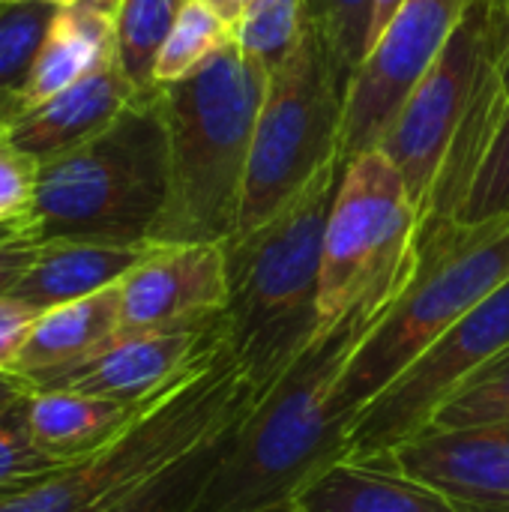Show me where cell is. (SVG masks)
<instances>
[{
	"mask_svg": "<svg viewBox=\"0 0 509 512\" xmlns=\"http://www.w3.org/2000/svg\"><path fill=\"white\" fill-rule=\"evenodd\" d=\"M402 6V0H375V21H372V36H369V48L372 42L381 36V30L390 24V18L396 15V9ZM369 54V51H366Z\"/></svg>",
	"mask_w": 509,
	"mask_h": 512,
	"instance_id": "obj_35",
	"label": "cell"
},
{
	"mask_svg": "<svg viewBox=\"0 0 509 512\" xmlns=\"http://www.w3.org/2000/svg\"><path fill=\"white\" fill-rule=\"evenodd\" d=\"M144 405H120L72 390H33L27 417L39 453L54 465H66L111 441Z\"/></svg>",
	"mask_w": 509,
	"mask_h": 512,
	"instance_id": "obj_20",
	"label": "cell"
},
{
	"mask_svg": "<svg viewBox=\"0 0 509 512\" xmlns=\"http://www.w3.org/2000/svg\"><path fill=\"white\" fill-rule=\"evenodd\" d=\"M306 18L321 30L348 78L369 51L375 0H306Z\"/></svg>",
	"mask_w": 509,
	"mask_h": 512,
	"instance_id": "obj_28",
	"label": "cell"
},
{
	"mask_svg": "<svg viewBox=\"0 0 509 512\" xmlns=\"http://www.w3.org/2000/svg\"><path fill=\"white\" fill-rule=\"evenodd\" d=\"M39 249L42 243L30 231H21L12 240L0 243V300L12 297L18 282L27 276V270L39 258Z\"/></svg>",
	"mask_w": 509,
	"mask_h": 512,
	"instance_id": "obj_32",
	"label": "cell"
},
{
	"mask_svg": "<svg viewBox=\"0 0 509 512\" xmlns=\"http://www.w3.org/2000/svg\"><path fill=\"white\" fill-rule=\"evenodd\" d=\"M240 420L234 426L222 429L219 435L207 438L201 447H195L192 453H186L183 459H177L165 471H159L153 480H147L141 489H135L129 498H123L108 512H195L216 465L231 450V441H234Z\"/></svg>",
	"mask_w": 509,
	"mask_h": 512,
	"instance_id": "obj_21",
	"label": "cell"
},
{
	"mask_svg": "<svg viewBox=\"0 0 509 512\" xmlns=\"http://www.w3.org/2000/svg\"><path fill=\"white\" fill-rule=\"evenodd\" d=\"M294 501L303 512H456L438 489L408 474L396 453L345 456Z\"/></svg>",
	"mask_w": 509,
	"mask_h": 512,
	"instance_id": "obj_16",
	"label": "cell"
},
{
	"mask_svg": "<svg viewBox=\"0 0 509 512\" xmlns=\"http://www.w3.org/2000/svg\"><path fill=\"white\" fill-rule=\"evenodd\" d=\"M249 3H252V0H222L216 9H219V12H222V15H225L231 24H234V21H237V15H240V12H243Z\"/></svg>",
	"mask_w": 509,
	"mask_h": 512,
	"instance_id": "obj_37",
	"label": "cell"
},
{
	"mask_svg": "<svg viewBox=\"0 0 509 512\" xmlns=\"http://www.w3.org/2000/svg\"><path fill=\"white\" fill-rule=\"evenodd\" d=\"M186 0H120L114 12L117 66L138 93L156 90V57Z\"/></svg>",
	"mask_w": 509,
	"mask_h": 512,
	"instance_id": "obj_22",
	"label": "cell"
},
{
	"mask_svg": "<svg viewBox=\"0 0 509 512\" xmlns=\"http://www.w3.org/2000/svg\"><path fill=\"white\" fill-rule=\"evenodd\" d=\"M483 423H509V345L447 399L429 429H459Z\"/></svg>",
	"mask_w": 509,
	"mask_h": 512,
	"instance_id": "obj_26",
	"label": "cell"
},
{
	"mask_svg": "<svg viewBox=\"0 0 509 512\" xmlns=\"http://www.w3.org/2000/svg\"><path fill=\"white\" fill-rule=\"evenodd\" d=\"M120 330V285L105 288L93 297L48 309L36 318L15 375L33 387L63 375L66 369L90 360Z\"/></svg>",
	"mask_w": 509,
	"mask_h": 512,
	"instance_id": "obj_17",
	"label": "cell"
},
{
	"mask_svg": "<svg viewBox=\"0 0 509 512\" xmlns=\"http://www.w3.org/2000/svg\"><path fill=\"white\" fill-rule=\"evenodd\" d=\"M228 264L222 243L150 246L120 282V330L144 333L225 315Z\"/></svg>",
	"mask_w": 509,
	"mask_h": 512,
	"instance_id": "obj_13",
	"label": "cell"
},
{
	"mask_svg": "<svg viewBox=\"0 0 509 512\" xmlns=\"http://www.w3.org/2000/svg\"><path fill=\"white\" fill-rule=\"evenodd\" d=\"M201 3H210V6H213V9H216V6H219V3H222V0H201Z\"/></svg>",
	"mask_w": 509,
	"mask_h": 512,
	"instance_id": "obj_41",
	"label": "cell"
},
{
	"mask_svg": "<svg viewBox=\"0 0 509 512\" xmlns=\"http://www.w3.org/2000/svg\"><path fill=\"white\" fill-rule=\"evenodd\" d=\"M27 225H30L27 219H24V222H0V243H3V240H12V237L21 234V231H27Z\"/></svg>",
	"mask_w": 509,
	"mask_h": 512,
	"instance_id": "obj_38",
	"label": "cell"
},
{
	"mask_svg": "<svg viewBox=\"0 0 509 512\" xmlns=\"http://www.w3.org/2000/svg\"><path fill=\"white\" fill-rule=\"evenodd\" d=\"M348 84L330 42L306 18L291 57L267 75L234 234L273 219L327 165L342 159Z\"/></svg>",
	"mask_w": 509,
	"mask_h": 512,
	"instance_id": "obj_8",
	"label": "cell"
},
{
	"mask_svg": "<svg viewBox=\"0 0 509 512\" xmlns=\"http://www.w3.org/2000/svg\"><path fill=\"white\" fill-rule=\"evenodd\" d=\"M509 282V216L465 225L438 222L420 231L417 267L351 354L333 411L351 429L438 336Z\"/></svg>",
	"mask_w": 509,
	"mask_h": 512,
	"instance_id": "obj_7",
	"label": "cell"
},
{
	"mask_svg": "<svg viewBox=\"0 0 509 512\" xmlns=\"http://www.w3.org/2000/svg\"><path fill=\"white\" fill-rule=\"evenodd\" d=\"M393 453L456 512H509V423L426 429Z\"/></svg>",
	"mask_w": 509,
	"mask_h": 512,
	"instance_id": "obj_14",
	"label": "cell"
},
{
	"mask_svg": "<svg viewBox=\"0 0 509 512\" xmlns=\"http://www.w3.org/2000/svg\"><path fill=\"white\" fill-rule=\"evenodd\" d=\"M108 63H117L114 12L87 3L63 6L57 9L36 63L18 93L27 108H36Z\"/></svg>",
	"mask_w": 509,
	"mask_h": 512,
	"instance_id": "obj_18",
	"label": "cell"
},
{
	"mask_svg": "<svg viewBox=\"0 0 509 512\" xmlns=\"http://www.w3.org/2000/svg\"><path fill=\"white\" fill-rule=\"evenodd\" d=\"M504 69L507 0H468L378 147L399 168L420 231L456 219L507 102Z\"/></svg>",
	"mask_w": 509,
	"mask_h": 512,
	"instance_id": "obj_1",
	"label": "cell"
},
{
	"mask_svg": "<svg viewBox=\"0 0 509 512\" xmlns=\"http://www.w3.org/2000/svg\"><path fill=\"white\" fill-rule=\"evenodd\" d=\"M36 312L12 297L0 300V372H12L18 366V357L24 351V342L36 324Z\"/></svg>",
	"mask_w": 509,
	"mask_h": 512,
	"instance_id": "obj_31",
	"label": "cell"
},
{
	"mask_svg": "<svg viewBox=\"0 0 509 512\" xmlns=\"http://www.w3.org/2000/svg\"><path fill=\"white\" fill-rule=\"evenodd\" d=\"M165 198L168 132L156 87L90 141L39 165L27 231L39 243L144 249Z\"/></svg>",
	"mask_w": 509,
	"mask_h": 512,
	"instance_id": "obj_6",
	"label": "cell"
},
{
	"mask_svg": "<svg viewBox=\"0 0 509 512\" xmlns=\"http://www.w3.org/2000/svg\"><path fill=\"white\" fill-rule=\"evenodd\" d=\"M57 6L21 0L0 6V90H21L51 30Z\"/></svg>",
	"mask_w": 509,
	"mask_h": 512,
	"instance_id": "obj_25",
	"label": "cell"
},
{
	"mask_svg": "<svg viewBox=\"0 0 509 512\" xmlns=\"http://www.w3.org/2000/svg\"><path fill=\"white\" fill-rule=\"evenodd\" d=\"M504 84H507V96H509V0H507V69H504Z\"/></svg>",
	"mask_w": 509,
	"mask_h": 512,
	"instance_id": "obj_39",
	"label": "cell"
},
{
	"mask_svg": "<svg viewBox=\"0 0 509 512\" xmlns=\"http://www.w3.org/2000/svg\"><path fill=\"white\" fill-rule=\"evenodd\" d=\"M420 213L399 168L369 150L345 162L321 258V324L354 309L387 312L417 267Z\"/></svg>",
	"mask_w": 509,
	"mask_h": 512,
	"instance_id": "obj_9",
	"label": "cell"
},
{
	"mask_svg": "<svg viewBox=\"0 0 509 512\" xmlns=\"http://www.w3.org/2000/svg\"><path fill=\"white\" fill-rule=\"evenodd\" d=\"M48 3H54L57 9L87 3V6H96V9H105V12H117V6H120V0H48Z\"/></svg>",
	"mask_w": 509,
	"mask_h": 512,
	"instance_id": "obj_36",
	"label": "cell"
},
{
	"mask_svg": "<svg viewBox=\"0 0 509 512\" xmlns=\"http://www.w3.org/2000/svg\"><path fill=\"white\" fill-rule=\"evenodd\" d=\"M24 111H27V105H24L18 90H0V126H9Z\"/></svg>",
	"mask_w": 509,
	"mask_h": 512,
	"instance_id": "obj_34",
	"label": "cell"
},
{
	"mask_svg": "<svg viewBox=\"0 0 509 512\" xmlns=\"http://www.w3.org/2000/svg\"><path fill=\"white\" fill-rule=\"evenodd\" d=\"M27 399L30 396H24L21 402H15L0 414V489L21 486L27 480L45 477L60 468L48 456H42L33 441Z\"/></svg>",
	"mask_w": 509,
	"mask_h": 512,
	"instance_id": "obj_29",
	"label": "cell"
},
{
	"mask_svg": "<svg viewBox=\"0 0 509 512\" xmlns=\"http://www.w3.org/2000/svg\"><path fill=\"white\" fill-rule=\"evenodd\" d=\"M255 399L258 390L243 378L225 342L93 453L0 489V512H108L207 438L234 426Z\"/></svg>",
	"mask_w": 509,
	"mask_h": 512,
	"instance_id": "obj_5",
	"label": "cell"
},
{
	"mask_svg": "<svg viewBox=\"0 0 509 512\" xmlns=\"http://www.w3.org/2000/svg\"><path fill=\"white\" fill-rule=\"evenodd\" d=\"M468 0H402L348 84L342 162L378 150L414 84L453 36Z\"/></svg>",
	"mask_w": 509,
	"mask_h": 512,
	"instance_id": "obj_11",
	"label": "cell"
},
{
	"mask_svg": "<svg viewBox=\"0 0 509 512\" xmlns=\"http://www.w3.org/2000/svg\"><path fill=\"white\" fill-rule=\"evenodd\" d=\"M342 171V159L327 165L273 219L222 243L228 264L225 342L258 396L324 330L321 258Z\"/></svg>",
	"mask_w": 509,
	"mask_h": 512,
	"instance_id": "obj_3",
	"label": "cell"
},
{
	"mask_svg": "<svg viewBox=\"0 0 509 512\" xmlns=\"http://www.w3.org/2000/svg\"><path fill=\"white\" fill-rule=\"evenodd\" d=\"M144 249L129 246H102V243H42L39 258L27 276L12 291V300L30 306L36 315L93 297L105 288H114L126 273L147 255Z\"/></svg>",
	"mask_w": 509,
	"mask_h": 512,
	"instance_id": "obj_19",
	"label": "cell"
},
{
	"mask_svg": "<svg viewBox=\"0 0 509 512\" xmlns=\"http://www.w3.org/2000/svg\"><path fill=\"white\" fill-rule=\"evenodd\" d=\"M504 216H509V96L501 108L492 141L486 147V156L456 213V222L480 225Z\"/></svg>",
	"mask_w": 509,
	"mask_h": 512,
	"instance_id": "obj_27",
	"label": "cell"
},
{
	"mask_svg": "<svg viewBox=\"0 0 509 512\" xmlns=\"http://www.w3.org/2000/svg\"><path fill=\"white\" fill-rule=\"evenodd\" d=\"M231 45V21L201 0H186L153 69L156 87L174 84Z\"/></svg>",
	"mask_w": 509,
	"mask_h": 512,
	"instance_id": "obj_24",
	"label": "cell"
},
{
	"mask_svg": "<svg viewBox=\"0 0 509 512\" xmlns=\"http://www.w3.org/2000/svg\"><path fill=\"white\" fill-rule=\"evenodd\" d=\"M36 177H39V162L9 138L6 126H0V222L30 219L33 198H36Z\"/></svg>",
	"mask_w": 509,
	"mask_h": 512,
	"instance_id": "obj_30",
	"label": "cell"
},
{
	"mask_svg": "<svg viewBox=\"0 0 509 512\" xmlns=\"http://www.w3.org/2000/svg\"><path fill=\"white\" fill-rule=\"evenodd\" d=\"M384 312L354 309L264 390L240 420L195 512H264L291 504L321 471L351 453V429L336 417L339 378Z\"/></svg>",
	"mask_w": 509,
	"mask_h": 512,
	"instance_id": "obj_2",
	"label": "cell"
},
{
	"mask_svg": "<svg viewBox=\"0 0 509 512\" xmlns=\"http://www.w3.org/2000/svg\"><path fill=\"white\" fill-rule=\"evenodd\" d=\"M138 96L141 93L123 75V69L108 63L69 90L45 99L36 108H27L6 129L9 138L42 165L108 129Z\"/></svg>",
	"mask_w": 509,
	"mask_h": 512,
	"instance_id": "obj_15",
	"label": "cell"
},
{
	"mask_svg": "<svg viewBox=\"0 0 509 512\" xmlns=\"http://www.w3.org/2000/svg\"><path fill=\"white\" fill-rule=\"evenodd\" d=\"M264 512H303L297 507V501H291V504H282V507H273V510H264Z\"/></svg>",
	"mask_w": 509,
	"mask_h": 512,
	"instance_id": "obj_40",
	"label": "cell"
},
{
	"mask_svg": "<svg viewBox=\"0 0 509 512\" xmlns=\"http://www.w3.org/2000/svg\"><path fill=\"white\" fill-rule=\"evenodd\" d=\"M9 3H21V0H0V6H9Z\"/></svg>",
	"mask_w": 509,
	"mask_h": 512,
	"instance_id": "obj_42",
	"label": "cell"
},
{
	"mask_svg": "<svg viewBox=\"0 0 509 512\" xmlns=\"http://www.w3.org/2000/svg\"><path fill=\"white\" fill-rule=\"evenodd\" d=\"M306 30V0H252L231 24V42L267 75L279 69Z\"/></svg>",
	"mask_w": 509,
	"mask_h": 512,
	"instance_id": "obj_23",
	"label": "cell"
},
{
	"mask_svg": "<svg viewBox=\"0 0 509 512\" xmlns=\"http://www.w3.org/2000/svg\"><path fill=\"white\" fill-rule=\"evenodd\" d=\"M36 387L27 381V378H21V375H12V372H0V414L6 411V408H12L15 402H21L24 396H30Z\"/></svg>",
	"mask_w": 509,
	"mask_h": 512,
	"instance_id": "obj_33",
	"label": "cell"
},
{
	"mask_svg": "<svg viewBox=\"0 0 509 512\" xmlns=\"http://www.w3.org/2000/svg\"><path fill=\"white\" fill-rule=\"evenodd\" d=\"M225 345V315L144 333H117L90 360L66 369L36 390H72L111 399L120 405H144Z\"/></svg>",
	"mask_w": 509,
	"mask_h": 512,
	"instance_id": "obj_12",
	"label": "cell"
},
{
	"mask_svg": "<svg viewBox=\"0 0 509 512\" xmlns=\"http://www.w3.org/2000/svg\"><path fill=\"white\" fill-rule=\"evenodd\" d=\"M267 72L231 42L192 75L162 84L168 198L150 246L225 243L237 231Z\"/></svg>",
	"mask_w": 509,
	"mask_h": 512,
	"instance_id": "obj_4",
	"label": "cell"
},
{
	"mask_svg": "<svg viewBox=\"0 0 509 512\" xmlns=\"http://www.w3.org/2000/svg\"><path fill=\"white\" fill-rule=\"evenodd\" d=\"M509 345V282L438 336L351 426L348 456L393 453L432 426L447 399Z\"/></svg>",
	"mask_w": 509,
	"mask_h": 512,
	"instance_id": "obj_10",
	"label": "cell"
}]
</instances>
